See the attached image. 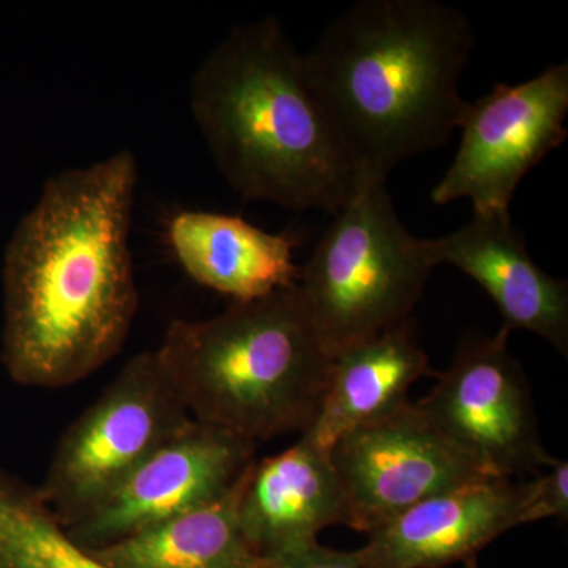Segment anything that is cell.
Returning <instances> with one entry per match:
<instances>
[{
  "label": "cell",
  "mask_w": 568,
  "mask_h": 568,
  "mask_svg": "<svg viewBox=\"0 0 568 568\" xmlns=\"http://www.w3.org/2000/svg\"><path fill=\"white\" fill-rule=\"evenodd\" d=\"M136 183L130 151L62 171L11 235L2 362L21 386H73L129 339L140 305L130 248Z\"/></svg>",
  "instance_id": "obj_1"
},
{
  "label": "cell",
  "mask_w": 568,
  "mask_h": 568,
  "mask_svg": "<svg viewBox=\"0 0 568 568\" xmlns=\"http://www.w3.org/2000/svg\"><path fill=\"white\" fill-rule=\"evenodd\" d=\"M473 22L440 0H358L321 33L304 65L361 171L383 174L446 145L467 103L459 81Z\"/></svg>",
  "instance_id": "obj_2"
},
{
  "label": "cell",
  "mask_w": 568,
  "mask_h": 568,
  "mask_svg": "<svg viewBox=\"0 0 568 568\" xmlns=\"http://www.w3.org/2000/svg\"><path fill=\"white\" fill-rule=\"evenodd\" d=\"M190 108L224 181L246 201L334 215L357 189L362 171L276 18L226 33L194 71Z\"/></svg>",
  "instance_id": "obj_3"
},
{
  "label": "cell",
  "mask_w": 568,
  "mask_h": 568,
  "mask_svg": "<svg viewBox=\"0 0 568 568\" xmlns=\"http://www.w3.org/2000/svg\"><path fill=\"white\" fill-rule=\"evenodd\" d=\"M155 354L193 420L254 444L305 433L334 365L297 283L175 320Z\"/></svg>",
  "instance_id": "obj_4"
},
{
  "label": "cell",
  "mask_w": 568,
  "mask_h": 568,
  "mask_svg": "<svg viewBox=\"0 0 568 568\" xmlns=\"http://www.w3.org/2000/svg\"><path fill=\"white\" fill-rule=\"evenodd\" d=\"M433 267L395 211L387 178L362 171L298 271L297 286L332 358L409 320Z\"/></svg>",
  "instance_id": "obj_5"
},
{
  "label": "cell",
  "mask_w": 568,
  "mask_h": 568,
  "mask_svg": "<svg viewBox=\"0 0 568 568\" xmlns=\"http://www.w3.org/2000/svg\"><path fill=\"white\" fill-rule=\"evenodd\" d=\"M192 420L155 351L134 355L63 433L40 496L70 528Z\"/></svg>",
  "instance_id": "obj_6"
},
{
  "label": "cell",
  "mask_w": 568,
  "mask_h": 568,
  "mask_svg": "<svg viewBox=\"0 0 568 568\" xmlns=\"http://www.w3.org/2000/svg\"><path fill=\"white\" fill-rule=\"evenodd\" d=\"M567 115V62L518 84H496L467 103L458 151L432 190L433 203L467 200L474 213L510 212L523 179L566 142Z\"/></svg>",
  "instance_id": "obj_7"
},
{
  "label": "cell",
  "mask_w": 568,
  "mask_h": 568,
  "mask_svg": "<svg viewBox=\"0 0 568 568\" xmlns=\"http://www.w3.org/2000/svg\"><path fill=\"white\" fill-rule=\"evenodd\" d=\"M511 332L469 339L417 402L422 413L493 478L537 476L552 462L541 444L525 372L508 349Z\"/></svg>",
  "instance_id": "obj_8"
},
{
  "label": "cell",
  "mask_w": 568,
  "mask_h": 568,
  "mask_svg": "<svg viewBox=\"0 0 568 568\" xmlns=\"http://www.w3.org/2000/svg\"><path fill=\"white\" fill-rule=\"evenodd\" d=\"M328 454L346 528L365 534L428 497L488 477L410 402L347 433Z\"/></svg>",
  "instance_id": "obj_9"
},
{
  "label": "cell",
  "mask_w": 568,
  "mask_h": 568,
  "mask_svg": "<svg viewBox=\"0 0 568 568\" xmlns=\"http://www.w3.org/2000/svg\"><path fill=\"white\" fill-rule=\"evenodd\" d=\"M257 444L192 420L70 528L85 549L144 532L224 495L254 462Z\"/></svg>",
  "instance_id": "obj_10"
},
{
  "label": "cell",
  "mask_w": 568,
  "mask_h": 568,
  "mask_svg": "<svg viewBox=\"0 0 568 568\" xmlns=\"http://www.w3.org/2000/svg\"><path fill=\"white\" fill-rule=\"evenodd\" d=\"M529 525V481L485 477L407 508L369 530L361 549L375 568H447Z\"/></svg>",
  "instance_id": "obj_11"
},
{
  "label": "cell",
  "mask_w": 568,
  "mask_h": 568,
  "mask_svg": "<svg viewBox=\"0 0 568 568\" xmlns=\"http://www.w3.org/2000/svg\"><path fill=\"white\" fill-rule=\"evenodd\" d=\"M420 248L433 268L452 265L484 287L503 327L528 331L567 355V282L538 267L510 212L473 213L454 233L420 239Z\"/></svg>",
  "instance_id": "obj_12"
},
{
  "label": "cell",
  "mask_w": 568,
  "mask_h": 568,
  "mask_svg": "<svg viewBox=\"0 0 568 568\" xmlns=\"http://www.w3.org/2000/svg\"><path fill=\"white\" fill-rule=\"evenodd\" d=\"M237 517L246 544L263 558L346 526L345 496L328 450L301 437L274 457L254 459L242 476Z\"/></svg>",
  "instance_id": "obj_13"
},
{
  "label": "cell",
  "mask_w": 568,
  "mask_h": 568,
  "mask_svg": "<svg viewBox=\"0 0 568 568\" xmlns=\"http://www.w3.org/2000/svg\"><path fill=\"white\" fill-rule=\"evenodd\" d=\"M166 235L185 274L233 302L297 283L293 235L268 233L242 216L182 211L168 223Z\"/></svg>",
  "instance_id": "obj_14"
},
{
  "label": "cell",
  "mask_w": 568,
  "mask_h": 568,
  "mask_svg": "<svg viewBox=\"0 0 568 568\" xmlns=\"http://www.w3.org/2000/svg\"><path fill=\"white\" fill-rule=\"evenodd\" d=\"M429 373L409 317L336 355L320 409L302 437L331 450L347 433L407 405L410 387Z\"/></svg>",
  "instance_id": "obj_15"
},
{
  "label": "cell",
  "mask_w": 568,
  "mask_h": 568,
  "mask_svg": "<svg viewBox=\"0 0 568 568\" xmlns=\"http://www.w3.org/2000/svg\"><path fill=\"white\" fill-rule=\"evenodd\" d=\"M242 476L212 503L89 551L110 568H264L239 526Z\"/></svg>",
  "instance_id": "obj_16"
},
{
  "label": "cell",
  "mask_w": 568,
  "mask_h": 568,
  "mask_svg": "<svg viewBox=\"0 0 568 568\" xmlns=\"http://www.w3.org/2000/svg\"><path fill=\"white\" fill-rule=\"evenodd\" d=\"M0 568H110L71 540L39 488L0 473Z\"/></svg>",
  "instance_id": "obj_17"
},
{
  "label": "cell",
  "mask_w": 568,
  "mask_h": 568,
  "mask_svg": "<svg viewBox=\"0 0 568 568\" xmlns=\"http://www.w3.org/2000/svg\"><path fill=\"white\" fill-rule=\"evenodd\" d=\"M529 525L547 518H568V465L552 459L544 470L528 478Z\"/></svg>",
  "instance_id": "obj_18"
},
{
  "label": "cell",
  "mask_w": 568,
  "mask_h": 568,
  "mask_svg": "<svg viewBox=\"0 0 568 568\" xmlns=\"http://www.w3.org/2000/svg\"><path fill=\"white\" fill-rule=\"evenodd\" d=\"M264 568H375L362 555L355 551H339L325 548L320 541L304 545L282 552L274 558H265Z\"/></svg>",
  "instance_id": "obj_19"
},
{
  "label": "cell",
  "mask_w": 568,
  "mask_h": 568,
  "mask_svg": "<svg viewBox=\"0 0 568 568\" xmlns=\"http://www.w3.org/2000/svg\"><path fill=\"white\" fill-rule=\"evenodd\" d=\"M465 568H478L477 559L476 560H469V562H466L465 564Z\"/></svg>",
  "instance_id": "obj_20"
}]
</instances>
